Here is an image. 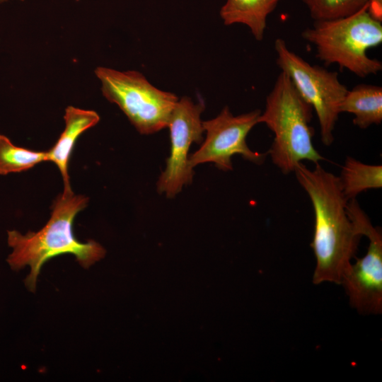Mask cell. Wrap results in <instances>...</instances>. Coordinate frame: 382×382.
Here are the masks:
<instances>
[{"label":"cell","instance_id":"cell-1","mask_svg":"<svg viewBox=\"0 0 382 382\" xmlns=\"http://www.w3.org/2000/svg\"><path fill=\"white\" fill-rule=\"evenodd\" d=\"M294 172L313 205L315 225L311 247L316 265L313 283L340 284L344 272L351 264L361 235L347 212V200L339 177L325 170L319 163L313 169L302 162Z\"/></svg>","mask_w":382,"mask_h":382},{"label":"cell","instance_id":"cell-2","mask_svg":"<svg viewBox=\"0 0 382 382\" xmlns=\"http://www.w3.org/2000/svg\"><path fill=\"white\" fill-rule=\"evenodd\" d=\"M88 201V197L75 195L72 190H64L54 200L51 217L42 229L25 235L8 231V243L13 252L7 261L13 270L30 266V272L25 280L29 290H35L41 267L54 257L72 254L82 267L88 268L105 256V250L98 243L80 242L73 233L74 218L86 208Z\"/></svg>","mask_w":382,"mask_h":382},{"label":"cell","instance_id":"cell-3","mask_svg":"<svg viewBox=\"0 0 382 382\" xmlns=\"http://www.w3.org/2000/svg\"><path fill=\"white\" fill-rule=\"evenodd\" d=\"M312 111L289 76L281 71L266 98L258 123L265 124L274 134L267 154L283 174L294 172L303 161L316 164L325 160L313 144L314 132L309 125Z\"/></svg>","mask_w":382,"mask_h":382},{"label":"cell","instance_id":"cell-4","mask_svg":"<svg viewBox=\"0 0 382 382\" xmlns=\"http://www.w3.org/2000/svg\"><path fill=\"white\" fill-rule=\"evenodd\" d=\"M301 37L315 47L316 56L327 65L335 64L360 78L377 74L382 63L367 51L382 43L381 21L369 11V4L354 13L314 21Z\"/></svg>","mask_w":382,"mask_h":382},{"label":"cell","instance_id":"cell-5","mask_svg":"<svg viewBox=\"0 0 382 382\" xmlns=\"http://www.w3.org/2000/svg\"><path fill=\"white\" fill-rule=\"evenodd\" d=\"M103 96L123 111L138 132L153 134L168 125L178 99L151 85L139 72L98 67Z\"/></svg>","mask_w":382,"mask_h":382},{"label":"cell","instance_id":"cell-6","mask_svg":"<svg viewBox=\"0 0 382 382\" xmlns=\"http://www.w3.org/2000/svg\"><path fill=\"white\" fill-rule=\"evenodd\" d=\"M274 47L277 65L315 110L321 141L326 146H330L334 141L333 132L340 113V105L348 91L347 86L340 82L337 72L311 64L290 50L284 40L277 38Z\"/></svg>","mask_w":382,"mask_h":382},{"label":"cell","instance_id":"cell-7","mask_svg":"<svg viewBox=\"0 0 382 382\" xmlns=\"http://www.w3.org/2000/svg\"><path fill=\"white\" fill-rule=\"evenodd\" d=\"M349 217L361 236L369 241L366 255L344 272L342 284L351 306L361 314L382 312V234L374 227L357 199L347 202Z\"/></svg>","mask_w":382,"mask_h":382},{"label":"cell","instance_id":"cell-8","mask_svg":"<svg viewBox=\"0 0 382 382\" xmlns=\"http://www.w3.org/2000/svg\"><path fill=\"white\" fill-rule=\"evenodd\" d=\"M260 110L237 116L226 106L214 119L202 122L206 138L198 150L189 157V165L195 166L213 163L224 171L233 169L232 157L239 154L253 163L262 164L268 156L267 153L252 151L246 143V137L258 123Z\"/></svg>","mask_w":382,"mask_h":382},{"label":"cell","instance_id":"cell-9","mask_svg":"<svg viewBox=\"0 0 382 382\" xmlns=\"http://www.w3.org/2000/svg\"><path fill=\"white\" fill-rule=\"evenodd\" d=\"M204 109L202 101L195 103L183 97L178 100L170 117L168 127L170 134V153L166 169L157 182V190L168 198L174 197L184 185L191 183L192 168L189 165L188 152L193 142L202 141L201 113Z\"/></svg>","mask_w":382,"mask_h":382},{"label":"cell","instance_id":"cell-10","mask_svg":"<svg viewBox=\"0 0 382 382\" xmlns=\"http://www.w3.org/2000/svg\"><path fill=\"white\" fill-rule=\"evenodd\" d=\"M65 128L54 145L47 152L48 161L58 168L64 181V190H71L68 174V164L73 149L79 137L86 130L95 126L100 120L93 110L68 106L64 115Z\"/></svg>","mask_w":382,"mask_h":382},{"label":"cell","instance_id":"cell-11","mask_svg":"<svg viewBox=\"0 0 382 382\" xmlns=\"http://www.w3.org/2000/svg\"><path fill=\"white\" fill-rule=\"evenodd\" d=\"M282 0H226L219 14L226 25L242 23L247 25L255 40L261 41L267 20Z\"/></svg>","mask_w":382,"mask_h":382},{"label":"cell","instance_id":"cell-12","mask_svg":"<svg viewBox=\"0 0 382 382\" xmlns=\"http://www.w3.org/2000/svg\"><path fill=\"white\" fill-rule=\"evenodd\" d=\"M341 112L354 115L353 124L366 129L382 122V88L370 84H359L348 90L340 108Z\"/></svg>","mask_w":382,"mask_h":382},{"label":"cell","instance_id":"cell-13","mask_svg":"<svg viewBox=\"0 0 382 382\" xmlns=\"http://www.w3.org/2000/svg\"><path fill=\"white\" fill-rule=\"evenodd\" d=\"M339 179L342 192L349 201L367 190L382 187V166L366 164L347 156Z\"/></svg>","mask_w":382,"mask_h":382},{"label":"cell","instance_id":"cell-14","mask_svg":"<svg viewBox=\"0 0 382 382\" xmlns=\"http://www.w3.org/2000/svg\"><path fill=\"white\" fill-rule=\"evenodd\" d=\"M47 161L46 151L17 146L8 137L0 134V175L25 171Z\"/></svg>","mask_w":382,"mask_h":382},{"label":"cell","instance_id":"cell-15","mask_svg":"<svg viewBox=\"0 0 382 382\" xmlns=\"http://www.w3.org/2000/svg\"><path fill=\"white\" fill-rule=\"evenodd\" d=\"M311 17L317 21L332 20L354 13L368 4V0H301Z\"/></svg>","mask_w":382,"mask_h":382},{"label":"cell","instance_id":"cell-16","mask_svg":"<svg viewBox=\"0 0 382 382\" xmlns=\"http://www.w3.org/2000/svg\"><path fill=\"white\" fill-rule=\"evenodd\" d=\"M369 11L377 20L382 21V0H368Z\"/></svg>","mask_w":382,"mask_h":382},{"label":"cell","instance_id":"cell-17","mask_svg":"<svg viewBox=\"0 0 382 382\" xmlns=\"http://www.w3.org/2000/svg\"><path fill=\"white\" fill-rule=\"evenodd\" d=\"M8 1V0H0V1ZM21 1H23V0H21Z\"/></svg>","mask_w":382,"mask_h":382}]
</instances>
